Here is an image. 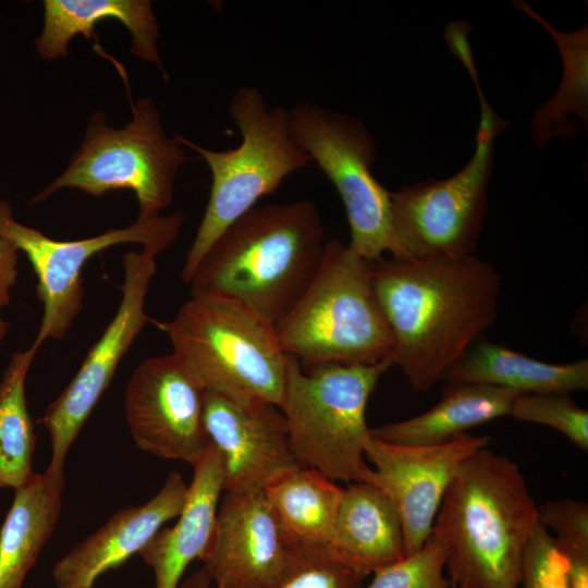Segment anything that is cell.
Listing matches in <instances>:
<instances>
[{"instance_id": "cell-1", "label": "cell", "mask_w": 588, "mask_h": 588, "mask_svg": "<svg viewBox=\"0 0 588 588\" xmlns=\"http://www.w3.org/2000/svg\"><path fill=\"white\" fill-rule=\"evenodd\" d=\"M375 295L393 338V365L429 390L497 320L501 275L474 255L370 260Z\"/></svg>"}, {"instance_id": "cell-2", "label": "cell", "mask_w": 588, "mask_h": 588, "mask_svg": "<svg viewBox=\"0 0 588 588\" xmlns=\"http://www.w3.org/2000/svg\"><path fill=\"white\" fill-rule=\"evenodd\" d=\"M324 243L314 201L254 207L209 247L188 283L191 295L232 299L274 326L309 285Z\"/></svg>"}, {"instance_id": "cell-3", "label": "cell", "mask_w": 588, "mask_h": 588, "mask_svg": "<svg viewBox=\"0 0 588 588\" xmlns=\"http://www.w3.org/2000/svg\"><path fill=\"white\" fill-rule=\"evenodd\" d=\"M538 505L518 465L487 448L470 455L449 485L434 524L456 588H518Z\"/></svg>"}, {"instance_id": "cell-4", "label": "cell", "mask_w": 588, "mask_h": 588, "mask_svg": "<svg viewBox=\"0 0 588 588\" xmlns=\"http://www.w3.org/2000/svg\"><path fill=\"white\" fill-rule=\"evenodd\" d=\"M274 330L284 354L304 369L393 363V338L375 295L370 260L338 240L324 243L313 280Z\"/></svg>"}, {"instance_id": "cell-5", "label": "cell", "mask_w": 588, "mask_h": 588, "mask_svg": "<svg viewBox=\"0 0 588 588\" xmlns=\"http://www.w3.org/2000/svg\"><path fill=\"white\" fill-rule=\"evenodd\" d=\"M391 360L373 365L324 364L302 368L286 355L282 411L291 449L299 467L332 481L367 482L365 460L370 437L366 408Z\"/></svg>"}, {"instance_id": "cell-6", "label": "cell", "mask_w": 588, "mask_h": 588, "mask_svg": "<svg viewBox=\"0 0 588 588\" xmlns=\"http://www.w3.org/2000/svg\"><path fill=\"white\" fill-rule=\"evenodd\" d=\"M161 328L173 354L206 391L235 402L280 407L286 355L272 323L232 299L192 294Z\"/></svg>"}, {"instance_id": "cell-7", "label": "cell", "mask_w": 588, "mask_h": 588, "mask_svg": "<svg viewBox=\"0 0 588 588\" xmlns=\"http://www.w3.org/2000/svg\"><path fill=\"white\" fill-rule=\"evenodd\" d=\"M229 113L242 136L236 148L210 150L176 135L181 145L206 161L212 176L209 200L181 272L187 284L213 242L258 199L310 161L291 135L289 110L268 109L257 87L237 89Z\"/></svg>"}, {"instance_id": "cell-8", "label": "cell", "mask_w": 588, "mask_h": 588, "mask_svg": "<svg viewBox=\"0 0 588 588\" xmlns=\"http://www.w3.org/2000/svg\"><path fill=\"white\" fill-rule=\"evenodd\" d=\"M182 146L176 136L167 135L149 97L132 103V119L122 128L109 126L105 113L96 111L65 170L33 196L29 205L62 188L94 197L130 189L137 198V219L159 217L173 201L175 179L186 160Z\"/></svg>"}, {"instance_id": "cell-9", "label": "cell", "mask_w": 588, "mask_h": 588, "mask_svg": "<svg viewBox=\"0 0 588 588\" xmlns=\"http://www.w3.org/2000/svg\"><path fill=\"white\" fill-rule=\"evenodd\" d=\"M480 123L467 164L444 180L429 179L391 192V250L406 260L457 259L474 255L488 211L492 146L507 122L486 100L478 79Z\"/></svg>"}, {"instance_id": "cell-10", "label": "cell", "mask_w": 588, "mask_h": 588, "mask_svg": "<svg viewBox=\"0 0 588 588\" xmlns=\"http://www.w3.org/2000/svg\"><path fill=\"white\" fill-rule=\"evenodd\" d=\"M291 135L338 191L351 229L350 246L367 260L391 250V192L372 175L376 140L355 117L311 103L289 110Z\"/></svg>"}, {"instance_id": "cell-11", "label": "cell", "mask_w": 588, "mask_h": 588, "mask_svg": "<svg viewBox=\"0 0 588 588\" xmlns=\"http://www.w3.org/2000/svg\"><path fill=\"white\" fill-rule=\"evenodd\" d=\"M184 220L181 212L137 219L123 229L75 241H59L25 225L0 199V238L8 241L29 260L37 277V296L44 305L38 333L30 345L37 353L45 341L63 339L83 308L86 261L111 246L136 243L157 255L173 244Z\"/></svg>"}, {"instance_id": "cell-12", "label": "cell", "mask_w": 588, "mask_h": 588, "mask_svg": "<svg viewBox=\"0 0 588 588\" xmlns=\"http://www.w3.org/2000/svg\"><path fill=\"white\" fill-rule=\"evenodd\" d=\"M156 256L144 248L123 256L122 298L115 315L90 347L72 381L40 419L49 432L52 452L44 474L60 490L64 487V462L70 446L110 384L122 357L150 321L145 303L157 271Z\"/></svg>"}, {"instance_id": "cell-13", "label": "cell", "mask_w": 588, "mask_h": 588, "mask_svg": "<svg viewBox=\"0 0 588 588\" xmlns=\"http://www.w3.org/2000/svg\"><path fill=\"white\" fill-rule=\"evenodd\" d=\"M206 392L175 354L143 360L124 394L125 417L135 444L158 457L195 465L209 445L204 424Z\"/></svg>"}, {"instance_id": "cell-14", "label": "cell", "mask_w": 588, "mask_h": 588, "mask_svg": "<svg viewBox=\"0 0 588 588\" xmlns=\"http://www.w3.org/2000/svg\"><path fill=\"white\" fill-rule=\"evenodd\" d=\"M490 440L465 433L441 444L397 445L369 437L365 456L373 468L367 482L381 488L396 506L406 556L430 537L442 498L462 464Z\"/></svg>"}, {"instance_id": "cell-15", "label": "cell", "mask_w": 588, "mask_h": 588, "mask_svg": "<svg viewBox=\"0 0 588 588\" xmlns=\"http://www.w3.org/2000/svg\"><path fill=\"white\" fill-rule=\"evenodd\" d=\"M204 424L219 451L223 492L262 490L277 476L298 467L285 417L272 403H241L207 391Z\"/></svg>"}, {"instance_id": "cell-16", "label": "cell", "mask_w": 588, "mask_h": 588, "mask_svg": "<svg viewBox=\"0 0 588 588\" xmlns=\"http://www.w3.org/2000/svg\"><path fill=\"white\" fill-rule=\"evenodd\" d=\"M223 493L203 568L217 588H271L287 546L264 491Z\"/></svg>"}, {"instance_id": "cell-17", "label": "cell", "mask_w": 588, "mask_h": 588, "mask_svg": "<svg viewBox=\"0 0 588 588\" xmlns=\"http://www.w3.org/2000/svg\"><path fill=\"white\" fill-rule=\"evenodd\" d=\"M187 491L183 477L172 471L147 503L118 511L56 563L57 588H93L97 577L139 553L163 524L181 514Z\"/></svg>"}, {"instance_id": "cell-18", "label": "cell", "mask_w": 588, "mask_h": 588, "mask_svg": "<svg viewBox=\"0 0 588 588\" xmlns=\"http://www.w3.org/2000/svg\"><path fill=\"white\" fill-rule=\"evenodd\" d=\"M193 468V480L177 523L171 528H161L138 553L154 569L156 588H177L186 567L203 558L213 534L223 492L219 451L209 442Z\"/></svg>"}, {"instance_id": "cell-19", "label": "cell", "mask_w": 588, "mask_h": 588, "mask_svg": "<svg viewBox=\"0 0 588 588\" xmlns=\"http://www.w3.org/2000/svg\"><path fill=\"white\" fill-rule=\"evenodd\" d=\"M328 546L366 576L406 556L399 511L370 482H353L344 489Z\"/></svg>"}, {"instance_id": "cell-20", "label": "cell", "mask_w": 588, "mask_h": 588, "mask_svg": "<svg viewBox=\"0 0 588 588\" xmlns=\"http://www.w3.org/2000/svg\"><path fill=\"white\" fill-rule=\"evenodd\" d=\"M114 19L131 33V52L163 71L158 52L159 25L149 0H45L44 27L35 49L44 60L68 56L71 39L89 38L98 22Z\"/></svg>"}, {"instance_id": "cell-21", "label": "cell", "mask_w": 588, "mask_h": 588, "mask_svg": "<svg viewBox=\"0 0 588 588\" xmlns=\"http://www.w3.org/2000/svg\"><path fill=\"white\" fill-rule=\"evenodd\" d=\"M520 394L478 383H446L440 401L415 417L370 429V437L397 445H434L452 441L467 430L510 415Z\"/></svg>"}, {"instance_id": "cell-22", "label": "cell", "mask_w": 588, "mask_h": 588, "mask_svg": "<svg viewBox=\"0 0 588 588\" xmlns=\"http://www.w3.org/2000/svg\"><path fill=\"white\" fill-rule=\"evenodd\" d=\"M446 383H478L524 394L587 390V358L551 364L488 340H477L441 377Z\"/></svg>"}, {"instance_id": "cell-23", "label": "cell", "mask_w": 588, "mask_h": 588, "mask_svg": "<svg viewBox=\"0 0 588 588\" xmlns=\"http://www.w3.org/2000/svg\"><path fill=\"white\" fill-rule=\"evenodd\" d=\"M262 491L286 546L330 542L343 488L316 469L298 466Z\"/></svg>"}, {"instance_id": "cell-24", "label": "cell", "mask_w": 588, "mask_h": 588, "mask_svg": "<svg viewBox=\"0 0 588 588\" xmlns=\"http://www.w3.org/2000/svg\"><path fill=\"white\" fill-rule=\"evenodd\" d=\"M61 492L45 474L37 473L14 489L0 528V588H22L58 523Z\"/></svg>"}, {"instance_id": "cell-25", "label": "cell", "mask_w": 588, "mask_h": 588, "mask_svg": "<svg viewBox=\"0 0 588 588\" xmlns=\"http://www.w3.org/2000/svg\"><path fill=\"white\" fill-rule=\"evenodd\" d=\"M514 7L542 25L555 41L562 58L563 75L559 89L542 103L531 118V137L539 148L552 138L568 142L576 135L569 114L588 125V25L564 33L555 29L527 2L514 1Z\"/></svg>"}, {"instance_id": "cell-26", "label": "cell", "mask_w": 588, "mask_h": 588, "mask_svg": "<svg viewBox=\"0 0 588 588\" xmlns=\"http://www.w3.org/2000/svg\"><path fill=\"white\" fill-rule=\"evenodd\" d=\"M36 352H15L0 379V488L16 489L34 474L35 432L25 396Z\"/></svg>"}, {"instance_id": "cell-27", "label": "cell", "mask_w": 588, "mask_h": 588, "mask_svg": "<svg viewBox=\"0 0 588 588\" xmlns=\"http://www.w3.org/2000/svg\"><path fill=\"white\" fill-rule=\"evenodd\" d=\"M366 577L328 544H291L271 588H362Z\"/></svg>"}, {"instance_id": "cell-28", "label": "cell", "mask_w": 588, "mask_h": 588, "mask_svg": "<svg viewBox=\"0 0 588 588\" xmlns=\"http://www.w3.org/2000/svg\"><path fill=\"white\" fill-rule=\"evenodd\" d=\"M510 416L518 421L551 427L579 450L588 452V412L568 394H520L514 401Z\"/></svg>"}, {"instance_id": "cell-29", "label": "cell", "mask_w": 588, "mask_h": 588, "mask_svg": "<svg viewBox=\"0 0 588 588\" xmlns=\"http://www.w3.org/2000/svg\"><path fill=\"white\" fill-rule=\"evenodd\" d=\"M446 551L442 540L431 532L420 550L375 571L366 588H451L444 575Z\"/></svg>"}, {"instance_id": "cell-30", "label": "cell", "mask_w": 588, "mask_h": 588, "mask_svg": "<svg viewBox=\"0 0 588 588\" xmlns=\"http://www.w3.org/2000/svg\"><path fill=\"white\" fill-rule=\"evenodd\" d=\"M519 588H569L567 558L540 522L524 552Z\"/></svg>"}, {"instance_id": "cell-31", "label": "cell", "mask_w": 588, "mask_h": 588, "mask_svg": "<svg viewBox=\"0 0 588 588\" xmlns=\"http://www.w3.org/2000/svg\"><path fill=\"white\" fill-rule=\"evenodd\" d=\"M539 522L556 534L555 540L569 563L588 562V504L562 499L538 505Z\"/></svg>"}, {"instance_id": "cell-32", "label": "cell", "mask_w": 588, "mask_h": 588, "mask_svg": "<svg viewBox=\"0 0 588 588\" xmlns=\"http://www.w3.org/2000/svg\"><path fill=\"white\" fill-rule=\"evenodd\" d=\"M19 250L8 241L0 238V342L7 336L9 323L2 310L11 302V290L15 285L19 269Z\"/></svg>"}, {"instance_id": "cell-33", "label": "cell", "mask_w": 588, "mask_h": 588, "mask_svg": "<svg viewBox=\"0 0 588 588\" xmlns=\"http://www.w3.org/2000/svg\"><path fill=\"white\" fill-rule=\"evenodd\" d=\"M211 579L201 567L199 571L193 573L185 581L182 583L181 588H210Z\"/></svg>"}, {"instance_id": "cell-34", "label": "cell", "mask_w": 588, "mask_h": 588, "mask_svg": "<svg viewBox=\"0 0 588 588\" xmlns=\"http://www.w3.org/2000/svg\"><path fill=\"white\" fill-rule=\"evenodd\" d=\"M451 588H456V587H454V586H451ZM518 588H519V587H518Z\"/></svg>"}]
</instances>
